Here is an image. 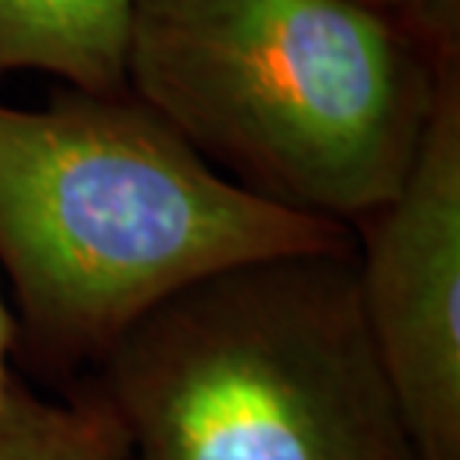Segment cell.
I'll return each instance as SVG.
<instances>
[{
  "instance_id": "6da1fadb",
  "label": "cell",
  "mask_w": 460,
  "mask_h": 460,
  "mask_svg": "<svg viewBox=\"0 0 460 460\" xmlns=\"http://www.w3.org/2000/svg\"><path fill=\"white\" fill-rule=\"evenodd\" d=\"M353 243V227L236 186L132 90L63 84L49 108L0 102V270L15 362L60 389L182 284Z\"/></svg>"
},
{
  "instance_id": "7a4b0ae2",
  "label": "cell",
  "mask_w": 460,
  "mask_h": 460,
  "mask_svg": "<svg viewBox=\"0 0 460 460\" xmlns=\"http://www.w3.org/2000/svg\"><path fill=\"white\" fill-rule=\"evenodd\" d=\"M460 49L349 0H132L128 90L218 173L347 227L401 189Z\"/></svg>"
},
{
  "instance_id": "3957f363",
  "label": "cell",
  "mask_w": 460,
  "mask_h": 460,
  "mask_svg": "<svg viewBox=\"0 0 460 460\" xmlns=\"http://www.w3.org/2000/svg\"><path fill=\"white\" fill-rule=\"evenodd\" d=\"M75 385L117 419L128 460H419L362 314L356 243L182 284Z\"/></svg>"
},
{
  "instance_id": "277c9868",
  "label": "cell",
  "mask_w": 460,
  "mask_h": 460,
  "mask_svg": "<svg viewBox=\"0 0 460 460\" xmlns=\"http://www.w3.org/2000/svg\"><path fill=\"white\" fill-rule=\"evenodd\" d=\"M353 234L362 314L419 460H460V69L401 189Z\"/></svg>"
},
{
  "instance_id": "5b68a950",
  "label": "cell",
  "mask_w": 460,
  "mask_h": 460,
  "mask_svg": "<svg viewBox=\"0 0 460 460\" xmlns=\"http://www.w3.org/2000/svg\"><path fill=\"white\" fill-rule=\"evenodd\" d=\"M132 0H0V78L49 72L87 93H126Z\"/></svg>"
},
{
  "instance_id": "8992f818",
  "label": "cell",
  "mask_w": 460,
  "mask_h": 460,
  "mask_svg": "<svg viewBox=\"0 0 460 460\" xmlns=\"http://www.w3.org/2000/svg\"><path fill=\"white\" fill-rule=\"evenodd\" d=\"M0 460H128V443L90 392L45 401L22 383L0 401Z\"/></svg>"
},
{
  "instance_id": "52a82bcc",
  "label": "cell",
  "mask_w": 460,
  "mask_h": 460,
  "mask_svg": "<svg viewBox=\"0 0 460 460\" xmlns=\"http://www.w3.org/2000/svg\"><path fill=\"white\" fill-rule=\"evenodd\" d=\"M389 15L434 49H460V0H349Z\"/></svg>"
},
{
  "instance_id": "ba28073f",
  "label": "cell",
  "mask_w": 460,
  "mask_h": 460,
  "mask_svg": "<svg viewBox=\"0 0 460 460\" xmlns=\"http://www.w3.org/2000/svg\"><path fill=\"white\" fill-rule=\"evenodd\" d=\"M13 362H15V317L4 290H0V401L22 385L18 374L13 371Z\"/></svg>"
}]
</instances>
